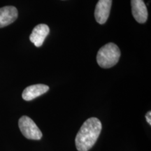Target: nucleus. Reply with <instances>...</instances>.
Instances as JSON below:
<instances>
[{
  "label": "nucleus",
  "instance_id": "obj_2",
  "mask_svg": "<svg viewBox=\"0 0 151 151\" xmlns=\"http://www.w3.org/2000/svg\"><path fill=\"white\" fill-rule=\"evenodd\" d=\"M120 58V50L118 46L113 43H108L98 51L97 62L101 68L108 69L116 65Z\"/></svg>",
  "mask_w": 151,
  "mask_h": 151
},
{
  "label": "nucleus",
  "instance_id": "obj_5",
  "mask_svg": "<svg viewBox=\"0 0 151 151\" xmlns=\"http://www.w3.org/2000/svg\"><path fill=\"white\" fill-rule=\"evenodd\" d=\"M132 12L134 18L139 23L143 24L148 19V10L143 0H131Z\"/></svg>",
  "mask_w": 151,
  "mask_h": 151
},
{
  "label": "nucleus",
  "instance_id": "obj_4",
  "mask_svg": "<svg viewBox=\"0 0 151 151\" xmlns=\"http://www.w3.org/2000/svg\"><path fill=\"white\" fill-rule=\"evenodd\" d=\"M112 0H99L94 10L96 21L100 24H104L110 14Z\"/></svg>",
  "mask_w": 151,
  "mask_h": 151
},
{
  "label": "nucleus",
  "instance_id": "obj_7",
  "mask_svg": "<svg viewBox=\"0 0 151 151\" xmlns=\"http://www.w3.org/2000/svg\"><path fill=\"white\" fill-rule=\"evenodd\" d=\"M17 9L12 6L0 8V28L6 27L15 22L18 18Z\"/></svg>",
  "mask_w": 151,
  "mask_h": 151
},
{
  "label": "nucleus",
  "instance_id": "obj_3",
  "mask_svg": "<svg viewBox=\"0 0 151 151\" xmlns=\"http://www.w3.org/2000/svg\"><path fill=\"white\" fill-rule=\"evenodd\" d=\"M18 126L24 137L28 139L40 140L43 137L42 132L35 122L27 116H22L19 119Z\"/></svg>",
  "mask_w": 151,
  "mask_h": 151
},
{
  "label": "nucleus",
  "instance_id": "obj_1",
  "mask_svg": "<svg viewBox=\"0 0 151 151\" xmlns=\"http://www.w3.org/2000/svg\"><path fill=\"white\" fill-rule=\"evenodd\" d=\"M102 124L97 118H90L81 126L75 139L76 147L78 151H88L92 148L99 137Z\"/></svg>",
  "mask_w": 151,
  "mask_h": 151
},
{
  "label": "nucleus",
  "instance_id": "obj_8",
  "mask_svg": "<svg viewBox=\"0 0 151 151\" xmlns=\"http://www.w3.org/2000/svg\"><path fill=\"white\" fill-rule=\"evenodd\" d=\"M49 90V87L46 85L37 84L28 86L22 92V99L25 101H31L45 94Z\"/></svg>",
  "mask_w": 151,
  "mask_h": 151
},
{
  "label": "nucleus",
  "instance_id": "obj_9",
  "mask_svg": "<svg viewBox=\"0 0 151 151\" xmlns=\"http://www.w3.org/2000/svg\"><path fill=\"white\" fill-rule=\"evenodd\" d=\"M146 118L147 122H148V123L150 125L151 124V112L150 111H148V112L146 113Z\"/></svg>",
  "mask_w": 151,
  "mask_h": 151
},
{
  "label": "nucleus",
  "instance_id": "obj_6",
  "mask_svg": "<svg viewBox=\"0 0 151 151\" xmlns=\"http://www.w3.org/2000/svg\"><path fill=\"white\" fill-rule=\"evenodd\" d=\"M49 32L50 29L47 24H39L33 29L32 32L29 36V40L36 47L39 48L42 46Z\"/></svg>",
  "mask_w": 151,
  "mask_h": 151
}]
</instances>
